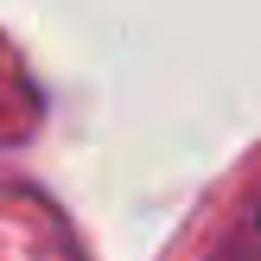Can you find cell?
<instances>
[{
	"instance_id": "cell-1",
	"label": "cell",
	"mask_w": 261,
	"mask_h": 261,
	"mask_svg": "<svg viewBox=\"0 0 261 261\" xmlns=\"http://www.w3.org/2000/svg\"><path fill=\"white\" fill-rule=\"evenodd\" d=\"M217 261H261V198H255V211H249V217H242V223L223 236Z\"/></svg>"
}]
</instances>
